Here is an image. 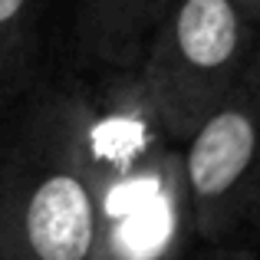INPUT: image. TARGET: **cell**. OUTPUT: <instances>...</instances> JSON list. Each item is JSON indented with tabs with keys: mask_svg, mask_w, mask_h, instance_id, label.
<instances>
[{
	"mask_svg": "<svg viewBox=\"0 0 260 260\" xmlns=\"http://www.w3.org/2000/svg\"><path fill=\"white\" fill-rule=\"evenodd\" d=\"M20 125L79 168L92 191L172 145L142 73L106 63L43 86Z\"/></svg>",
	"mask_w": 260,
	"mask_h": 260,
	"instance_id": "1",
	"label": "cell"
},
{
	"mask_svg": "<svg viewBox=\"0 0 260 260\" xmlns=\"http://www.w3.org/2000/svg\"><path fill=\"white\" fill-rule=\"evenodd\" d=\"M257 30L234 0H172L135 66L172 142L181 145L244 79Z\"/></svg>",
	"mask_w": 260,
	"mask_h": 260,
	"instance_id": "2",
	"label": "cell"
},
{
	"mask_svg": "<svg viewBox=\"0 0 260 260\" xmlns=\"http://www.w3.org/2000/svg\"><path fill=\"white\" fill-rule=\"evenodd\" d=\"M95 191L23 125L0 152V260H89Z\"/></svg>",
	"mask_w": 260,
	"mask_h": 260,
	"instance_id": "3",
	"label": "cell"
},
{
	"mask_svg": "<svg viewBox=\"0 0 260 260\" xmlns=\"http://www.w3.org/2000/svg\"><path fill=\"white\" fill-rule=\"evenodd\" d=\"M194 237L231 244L260 228V50L244 79L181 142Z\"/></svg>",
	"mask_w": 260,
	"mask_h": 260,
	"instance_id": "4",
	"label": "cell"
},
{
	"mask_svg": "<svg viewBox=\"0 0 260 260\" xmlns=\"http://www.w3.org/2000/svg\"><path fill=\"white\" fill-rule=\"evenodd\" d=\"M194 211L181 145H165L95 191L89 260H181Z\"/></svg>",
	"mask_w": 260,
	"mask_h": 260,
	"instance_id": "5",
	"label": "cell"
},
{
	"mask_svg": "<svg viewBox=\"0 0 260 260\" xmlns=\"http://www.w3.org/2000/svg\"><path fill=\"white\" fill-rule=\"evenodd\" d=\"M172 0H79L76 50L86 63L135 66Z\"/></svg>",
	"mask_w": 260,
	"mask_h": 260,
	"instance_id": "6",
	"label": "cell"
},
{
	"mask_svg": "<svg viewBox=\"0 0 260 260\" xmlns=\"http://www.w3.org/2000/svg\"><path fill=\"white\" fill-rule=\"evenodd\" d=\"M43 0H0V106L17 99L33 76Z\"/></svg>",
	"mask_w": 260,
	"mask_h": 260,
	"instance_id": "7",
	"label": "cell"
},
{
	"mask_svg": "<svg viewBox=\"0 0 260 260\" xmlns=\"http://www.w3.org/2000/svg\"><path fill=\"white\" fill-rule=\"evenodd\" d=\"M198 260H257V254L247 247H234V244H211V250Z\"/></svg>",
	"mask_w": 260,
	"mask_h": 260,
	"instance_id": "8",
	"label": "cell"
},
{
	"mask_svg": "<svg viewBox=\"0 0 260 260\" xmlns=\"http://www.w3.org/2000/svg\"><path fill=\"white\" fill-rule=\"evenodd\" d=\"M234 4L244 10V17H247L250 23L260 26V0H234Z\"/></svg>",
	"mask_w": 260,
	"mask_h": 260,
	"instance_id": "9",
	"label": "cell"
}]
</instances>
